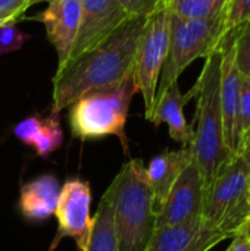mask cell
Masks as SVG:
<instances>
[{
	"label": "cell",
	"instance_id": "1",
	"mask_svg": "<svg viewBox=\"0 0 250 251\" xmlns=\"http://www.w3.org/2000/svg\"><path fill=\"white\" fill-rule=\"evenodd\" d=\"M147 18H128L106 40L57 68L52 112L60 113L88 91L116 85L133 75L137 46Z\"/></svg>",
	"mask_w": 250,
	"mask_h": 251
},
{
	"label": "cell",
	"instance_id": "2",
	"mask_svg": "<svg viewBox=\"0 0 250 251\" xmlns=\"http://www.w3.org/2000/svg\"><path fill=\"white\" fill-rule=\"evenodd\" d=\"M197 106L194 113V137L189 146L208 188L217 175L233 160L225 141L221 112V50L205 59L203 69L193 85Z\"/></svg>",
	"mask_w": 250,
	"mask_h": 251
},
{
	"label": "cell",
	"instance_id": "3",
	"mask_svg": "<svg viewBox=\"0 0 250 251\" xmlns=\"http://www.w3.org/2000/svg\"><path fill=\"white\" fill-rule=\"evenodd\" d=\"M105 194L112 204L119 251H146L155 232L156 212L143 162H127Z\"/></svg>",
	"mask_w": 250,
	"mask_h": 251
},
{
	"label": "cell",
	"instance_id": "4",
	"mask_svg": "<svg viewBox=\"0 0 250 251\" xmlns=\"http://www.w3.org/2000/svg\"><path fill=\"white\" fill-rule=\"evenodd\" d=\"M136 93L131 75L116 85L93 90L77 99L68 113L72 135L81 140L115 135L121 140L124 151H128L125 122Z\"/></svg>",
	"mask_w": 250,
	"mask_h": 251
},
{
	"label": "cell",
	"instance_id": "5",
	"mask_svg": "<svg viewBox=\"0 0 250 251\" xmlns=\"http://www.w3.org/2000/svg\"><path fill=\"white\" fill-rule=\"evenodd\" d=\"M225 13L206 19H184L171 13L168 53L164 62L155 101L174 84L196 59L217 51L225 31Z\"/></svg>",
	"mask_w": 250,
	"mask_h": 251
},
{
	"label": "cell",
	"instance_id": "6",
	"mask_svg": "<svg viewBox=\"0 0 250 251\" xmlns=\"http://www.w3.org/2000/svg\"><path fill=\"white\" fill-rule=\"evenodd\" d=\"M202 218L228 238L240 232L250 219L249 165L242 154L234 157L205 188Z\"/></svg>",
	"mask_w": 250,
	"mask_h": 251
},
{
	"label": "cell",
	"instance_id": "7",
	"mask_svg": "<svg viewBox=\"0 0 250 251\" xmlns=\"http://www.w3.org/2000/svg\"><path fill=\"white\" fill-rule=\"evenodd\" d=\"M169 25L171 12L168 4H165L147 16L137 46L133 81L137 93L143 96L144 118L147 121H150L153 113L159 76L168 53Z\"/></svg>",
	"mask_w": 250,
	"mask_h": 251
},
{
	"label": "cell",
	"instance_id": "8",
	"mask_svg": "<svg viewBox=\"0 0 250 251\" xmlns=\"http://www.w3.org/2000/svg\"><path fill=\"white\" fill-rule=\"evenodd\" d=\"M90 204L91 190L87 181L71 178L63 184L55 210L59 229L53 247L60 238L71 237L80 250H87L93 224V218L90 216Z\"/></svg>",
	"mask_w": 250,
	"mask_h": 251
},
{
	"label": "cell",
	"instance_id": "9",
	"mask_svg": "<svg viewBox=\"0 0 250 251\" xmlns=\"http://www.w3.org/2000/svg\"><path fill=\"white\" fill-rule=\"evenodd\" d=\"M203 194V178L196 160L193 159L171 187L164 206L158 212L155 229L202 218Z\"/></svg>",
	"mask_w": 250,
	"mask_h": 251
},
{
	"label": "cell",
	"instance_id": "10",
	"mask_svg": "<svg viewBox=\"0 0 250 251\" xmlns=\"http://www.w3.org/2000/svg\"><path fill=\"white\" fill-rule=\"evenodd\" d=\"M80 28L66 63L100 44L130 18L116 0H80Z\"/></svg>",
	"mask_w": 250,
	"mask_h": 251
},
{
	"label": "cell",
	"instance_id": "11",
	"mask_svg": "<svg viewBox=\"0 0 250 251\" xmlns=\"http://www.w3.org/2000/svg\"><path fill=\"white\" fill-rule=\"evenodd\" d=\"M228 240L227 235L209 226L203 218L155 229L146 251H209Z\"/></svg>",
	"mask_w": 250,
	"mask_h": 251
},
{
	"label": "cell",
	"instance_id": "12",
	"mask_svg": "<svg viewBox=\"0 0 250 251\" xmlns=\"http://www.w3.org/2000/svg\"><path fill=\"white\" fill-rule=\"evenodd\" d=\"M32 19L44 25L47 40L57 53V68L63 66L68 62L80 28V0H52L49 6Z\"/></svg>",
	"mask_w": 250,
	"mask_h": 251
},
{
	"label": "cell",
	"instance_id": "13",
	"mask_svg": "<svg viewBox=\"0 0 250 251\" xmlns=\"http://www.w3.org/2000/svg\"><path fill=\"white\" fill-rule=\"evenodd\" d=\"M194 88L183 94L180 91L178 82H174L155 101L153 113L150 118V122H153L155 126H159L165 122L169 129V137L174 141L181 143L183 147H189L194 137V126L190 125L184 116V106L192 99H194Z\"/></svg>",
	"mask_w": 250,
	"mask_h": 251
},
{
	"label": "cell",
	"instance_id": "14",
	"mask_svg": "<svg viewBox=\"0 0 250 251\" xmlns=\"http://www.w3.org/2000/svg\"><path fill=\"white\" fill-rule=\"evenodd\" d=\"M192 160L193 153L190 147H183L180 150H165L150 160L149 166L146 168V176L152 190L156 216L178 175Z\"/></svg>",
	"mask_w": 250,
	"mask_h": 251
},
{
	"label": "cell",
	"instance_id": "15",
	"mask_svg": "<svg viewBox=\"0 0 250 251\" xmlns=\"http://www.w3.org/2000/svg\"><path fill=\"white\" fill-rule=\"evenodd\" d=\"M59 194L60 187L57 178L53 175H41L21 187L19 210L27 221H46L55 216Z\"/></svg>",
	"mask_w": 250,
	"mask_h": 251
},
{
	"label": "cell",
	"instance_id": "16",
	"mask_svg": "<svg viewBox=\"0 0 250 251\" xmlns=\"http://www.w3.org/2000/svg\"><path fill=\"white\" fill-rule=\"evenodd\" d=\"M85 251H119L113 224V210L106 194H103L97 206L96 216L93 218L91 232Z\"/></svg>",
	"mask_w": 250,
	"mask_h": 251
},
{
	"label": "cell",
	"instance_id": "17",
	"mask_svg": "<svg viewBox=\"0 0 250 251\" xmlns=\"http://www.w3.org/2000/svg\"><path fill=\"white\" fill-rule=\"evenodd\" d=\"M231 0H168L169 12L184 19H206L227 12Z\"/></svg>",
	"mask_w": 250,
	"mask_h": 251
},
{
	"label": "cell",
	"instance_id": "18",
	"mask_svg": "<svg viewBox=\"0 0 250 251\" xmlns=\"http://www.w3.org/2000/svg\"><path fill=\"white\" fill-rule=\"evenodd\" d=\"M63 134L59 122V113L52 112L47 118H43L41 126L32 143V149L40 157H47L62 144Z\"/></svg>",
	"mask_w": 250,
	"mask_h": 251
},
{
	"label": "cell",
	"instance_id": "19",
	"mask_svg": "<svg viewBox=\"0 0 250 251\" xmlns=\"http://www.w3.org/2000/svg\"><path fill=\"white\" fill-rule=\"evenodd\" d=\"M250 128V78L242 75L240 79V94H239V109H237V124H236V140L237 151L240 154L243 138Z\"/></svg>",
	"mask_w": 250,
	"mask_h": 251
},
{
	"label": "cell",
	"instance_id": "20",
	"mask_svg": "<svg viewBox=\"0 0 250 251\" xmlns=\"http://www.w3.org/2000/svg\"><path fill=\"white\" fill-rule=\"evenodd\" d=\"M234 57L239 72L250 78V21L236 29Z\"/></svg>",
	"mask_w": 250,
	"mask_h": 251
},
{
	"label": "cell",
	"instance_id": "21",
	"mask_svg": "<svg viewBox=\"0 0 250 251\" xmlns=\"http://www.w3.org/2000/svg\"><path fill=\"white\" fill-rule=\"evenodd\" d=\"M28 38L29 37L16 26V21L0 25V54L19 50Z\"/></svg>",
	"mask_w": 250,
	"mask_h": 251
},
{
	"label": "cell",
	"instance_id": "22",
	"mask_svg": "<svg viewBox=\"0 0 250 251\" xmlns=\"http://www.w3.org/2000/svg\"><path fill=\"white\" fill-rule=\"evenodd\" d=\"M130 18H147L159 7L168 4V0H116Z\"/></svg>",
	"mask_w": 250,
	"mask_h": 251
},
{
	"label": "cell",
	"instance_id": "23",
	"mask_svg": "<svg viewBox=\"0 0 250 251\" xmlns=\"http://www.w3.org/2000/svg\"><path fill=\"white\" fill-rule=\"evenodd\" d=\"M250 21V0H231L225 15V31L240 28Z\"/></svg>",
	"mask_w": 250,
	"mask_h": 251
},
{
	"label": "cell",
	"instance_id": "24",
	"mask_svg": "<svg viewBox=\"0 0 250 251\" xmlns=\"http://www.w3.org/2000/svg\"><path fill=\"white\" fill-rule=\"evenodd\" d=\"M41 122H43V118H40L38 115H34V116H29V118H25L24 121H21L15 129H13V134L18 140H21L24 144L32 147V143L37 137V132L41 126Z\"/></svg>",
	"mask_w": 250,
	"mask_h": 251
},
{
	"label": "cell",
	"instance_id": "25",
	"mask_svg": "<svg viewBox=\"0 0 250 251\" xmlns=\"http://www.w3.org/2000/svg\"><path fill=\"white\" fill-rule=\"evenodd\" d=\"M29 7V0H0V21H18Z\"/></svg>",
	"mask_w": 250,
	"mask_h": 251
},
{
	"label": "cell",
	"instance_id": "26",
	"mask_svg": "<svg viewBox=\"0 0 250 251\" xmlns=\"http://www.w3.org/2000/svg\"><path fill=\"white\" fill-rule=\"evenodd\" d=\"M225 251H250V238L245 232H237L231 237V244Z\"/></svg>",
	"mask_w": 250,
	"mask_h": 251
},
{
	"label": "cell",
	"instance_id": "27",
	"mask_svg": "<svg viewBox=\"0 0 250 251\" xmlns=\"http://www.w3.org/2000/svg\"><path fill=\"white\" fill-rule=\"evenodd\" d=\"M243 157H245V160L248 162V165H249V190H250V144H248L243 150H242V153H240Z\"/></svg>",
	"mask_w": 250,
	"mask_h": 251
},
{
	"label": "cell",
	"instance_id": "28",
	"mask_svg": "<svg viewBox=\"0 0 250 251\" xmlns=\"http://www.w3.org/2000/svg\"><path fill=\"white\" fill-rule=\"evenodd\" d=\"M248 144H250V128L248 129V132H246V135H245V138H243V143H242V150L248 146ZM242 150H240V153H242Z\"/></svg>",
	"mask_w": 250,
	"mask_h": 251
},
{
	"label": "cell",
	"instance_id": "29",
	"mask_svg": "<svg viewBox=\"0 0 250 251\" xmlns=\"http://www.w3.org/2000/svg\"><path fill=\"white\" fill-rule=\"evenodd\" d=\"M240 232H245V234H246V235L250 238V219L246 222V224H245V225H243V228L240 229Z\"/></svg>",
	"mask_w": 250,
	"mask_h": 251
},
{
	"label": "cell",
	"instance_id": "30",
	"mask_svg": "<svg viewBox=\"0 0 250 251\" xmlns=\"http://www.w3.org/2000/svg\"><path fill=\"white\" fill-rule=\"evenodd\" d=\"M41 1H52V0H29V6H32V4H35V3H41Z\"/></svg>",
	"mask_w": 250,
	"mask_h": 251
},
{
	"label": "cell",
	"instance_id": "31",
	"mask_svg": "<svg viewBox=\"0 0 250 251\" xmlns=\"http://www.w3.org/2000/svg\"><path fill=\"white\" fill-rule=\"evenodd\" d=\"M7 22H10V21H7ZM3 24H6V21H0V25H3Z\"/></svg>",
	"mask_w": 250,
	"mask_h": 251
}]
</instances>
